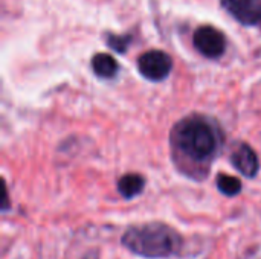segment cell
Returning a JSON list of instances; mask_svg holds the SVG:
<instances>
[{
	"instance_id": "obj_3",
	"label": "cell",
	"mask_w": 261,
	"mask_h": 259,
	"mask_svg": "<svg viewBox=\"0 0 261 259\" xmlns=\"http://www.w3.org/2000/svg\"><path fill=\"white\" fill-rule=\"evenodd\" d=\"M193 44L200 55L210 60L220 58L226 50V37L222 31L211 24H203L196 29Z\"/></svg>"
},
{
	"instance_id": "obj_9",
	"label": "cell",
	"mask_w": 261,
	"mask_h": 259,
	"mask_svg": "<svg viewBox=\"0 0 261 259\" xmlns=\"http://www.w3.org/2000/svg\"><path fill=\"white\" fill-rule=\"evenodd\" d=\"M217 188L222 194L228 195V197H234L237 194H240L242 191V182L237 177L232 176H226V174H220L217 177Z\"/></svg>"
},
{
	"instance_id": "obj_8",
	"label": "cell",
	"mask_w": 261,
	"mask_h": 259,
	"mask_svg": "<svg viewBox=\"0 0 261 259\" xmlns=\"http://www.w3.org/2000/svg\"><path fill=\"white\" fill-rule=\"evenodd\" d=\"M144 186H145V180H144L142 176H139V174H127V176L119 179L118 192L124 198H133V197L139 195L144 191Z\"/></svg>"
},
{
	"instance_id": "obj_11",
	"label": "cell",
	"mask_w": 261,
	"mask_h": 259,
	"mask_svg": "<svg viewBox=\"0 0 261 259\" xmlns=\"http://www.w3.org/2000/svg\"><path fill=\"white\" fill-rule=\"evenodd\" d=\"M83 259H98V255H96L95 252H92V253H87Z\"/></svg>"
},
{
	"instance_id": "obj_4",
	"label": "cell",
	"mask_w": 261,
	"mask_h": 259,
	"mask_svg": "<svg viewBox=\"0 0 261 259\" xmlns=\"http://www.w3.org/2000/svg\"><path fill=\"white\" fill-rule=\"evenodd\" d=\"M173 69V60L171 56L159 49H153L148 52H144L138 58V70L139 73L148 79V81H162L168 78Z\"/></svg>"
},
{
	"instance_id": "obj_7",
	"label": "cell",
	"mask_w": 261,
	"mask_h": 259,
	"mask_svg": "<svg viewBox=\"0 0 261 259\" xmlns=\"http://www.w3.org/2000/svg\"><path fill=\"white\" fill-rule=\"evenodd\" d=\"M92 69L96 76L110 79L118 75L119 64L110 53H96L92 58Z\"/></svg>"
},
{
	"instance_id": "obj_12",
	"label": "cell",
	"mask_w": 261,
	"mask_h": 259,
	"mask_svg": "<svg viewBox=\"0 0 261 259\" xmlns=\"http://www.w3.org/2000/svg\"><path fill=\"white\" fill-rule=\"evenodd\" d=\"M260 24H261V23H260Z\"/></svg>"
},
{
	"instance_id": "obj_2",
	"label": "cell",
	"mask_w": 261,
	"mask_h": 259,
	"mask_svg": "<svg viewBox=\"0 0 261 259\" xmlns=\"http://www.w3.org/2000/svg\"><path fill=\"white\" fill-rule=\"evenodd\" d=\"M173 145L188 159L205 162L217 150L214 128L200 116H191L179 122L173 131Z\"/></svg>"
},
{
	"instance_id": "obj_1",
	"label": "cell",
	"mask_w": 261,
	"mask_h": 259,
	"mask_svg": "<svg viewBox=\"0 0 261 259\" xmlns=\"http://www.w3.org/2000/svg\"><path fill=\"white\" fill-rule=\"evenodd\" d=\"M121 241L132 253L148 259L168 258L182 246L180 235L164 223L133 226L125 231Z\"/></svg>"
},
{
	"instance_id": "obj_5",
	"label": "cell",
	"mask_w": 261,
	"mask_h": 259,
	"mask_svg": "<svg viewBox=\"0 0 261 259\" xmlns=\"http://www.w3.org/2000/svg\"><path fill=\"white\" fill-rule=\"evenodd\" d=\"M223 9L245 26L261 23V0H220Z\"/></svg>"
},
{
	"instance_id": "obj_10",
	"label": "cell",
	"mask_w": 261,
	"mask_h": 259,
	"mask_svg": "<svg viewBox=\"0 0 261 259\" xmlns=\"http://www.w3.org/2000/svg\"><path fill=\"white\" fill-rule=\"evenodd\" d=\"M130 43H132V35H115V34L107 35V44L119 53H124L128 49Z\"/></svg>"
},
{
	"instance_id": "obj_6",
	"label": "cell",
	"mask_w": 261,
	"mask_h": 259,
	"mask_svg": "<svg viewBox=\"0 0 261 259\" xmlns=\"http://www.w3.org/2000/svg\"><path fill=\"white\" fill-rule=\"evenodd\" d=\"M232 165L236 166L237 171H240L245 177L248 179H252L258 174V169H260V162H258V157L255 154V151L246 145V143H242L232 154Z\"/></svg>"
}]
</instances>
